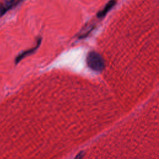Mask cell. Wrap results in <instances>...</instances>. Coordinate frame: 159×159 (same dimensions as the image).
Here are the masks:
<instances>
[{
    "instance_id": "2",
    "label": "cell",
    "mask_w": 159,
    "mask_h": 159,
    "mask_svg": "<svg viewBox=\"0 0 159 159\" xmlns=\"http://www.w3.org/2000/svg\"><path fill=\"white\" fill-rule=\"evenodd\" d=\"M22 0H3L0 3V17L16 7Z\"/></svg>"
},
{
    "instance_id": "1",
    "label": "cell",
    "mask_w": 159,
    "mask_h": 159,
    "mask_svg": "<svg viewBox=\"0 0 159 159\" xmlns=\"http://www.w3.org/2000/svg\"><path fill=\"white\" fill-rule=\"evenodd\" d=\"M86 63L93 71L100 72L105 67V63L102 56L96 52H89L86 57Z\"/></svg>"
},
{
    "instance_id": "5",
    "label": "cell",
    "mask_w": 159,
    "mask_h": 159,
    "mask_svg": "<svg viewBox=\"0 0 159 159\" xmlns=\"http://www.w3.org/2000/svg\"><path fill=\"white\" fill-rule=\"evenodd\" d=\"M94 28V24L91 23L87 24L80 31L79 33L78 38H84L86 36H87Z\"/></svg>"
},
{
    "instance_id": "4",
    "label": "cell",
    "mask_w": 159,
    "mask_h": 159,
    "mask_svg": "<svg viewBox=\"0 0 159 159\" xmlns=\"http://www.w3.org/2000/svg\"><path fill=\"white\" fill-rule=\"evenodd\" d=\"M116 4V0H110L104 6V7L99 11L97 14V17L98 18H102L104 17L115 6Z\"/></svg>"
},
{
    "instance_id": "6",
    "label": "cell",
    "mask_w": 159,
    "mask_h": 159,
    "mask_svg": "<svg viewBox=\"0 0 159 159\" xmlns=\"http://www.w3.org/2000/svg\"><path fill=\"white\" fill-rule=\"evenodd\" d=\"M83 157V154H82V152L81 153H79L75 157V159H80L81 158V157Z\"/></svg>"
},
{
    "instance_id": "3",
    "label": "cell",
    "mask_w": 159,
    "mask_h": 159,
    "mask_svg": "<svg viewBox=\"0 0 159 159\" xmlns=\"http://www.w3.org/2000/svg\"><path fill=\"white\" fill-rule=\"evenodd\" d=\"M40 43H41V38H39L37 40V43H36V45L33 47L32 48H30L28 50H24L23 52H22L21 53H20L15 58V63L16 64H17L18 63H19L22 59H24V58H25L26 57L32 54L33 53H34L37 49L39 48V47L40 46Z\"/></svg>"
}]
</instances>
